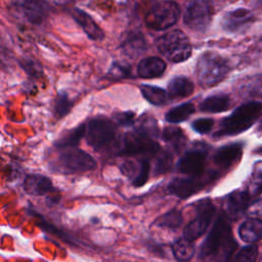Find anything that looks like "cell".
Instances as JSON below:
<instances>
[{"instance_id":"6da1fadb","label":"cell","mask_w":262,"mask_h":262,"mask_svg":"<svg viewBox=\"0 0 262 262\" xmlns=\"http://www.w3.org/2000/svg\"><path fill=\"white\" fill-rule=\"evenodd\" d=\"M236 247L230 224L224 215H219L201 246L199 258L203 261L229 262Z\"/></svg>"},{"instance_id":"7a4b0ae2","label":"cell","mask_w":262,"mask_h":262,"mask_svg":"<svg viewBox=\"0 0 262 262\" xmlns=\"http://www.w3.org/2000/svg\"><path fill=\"white\" fill-rule=\"evenodd\" d=\"M262 112V103L259 101H249L237 106L231 115L220 121L214 138L232 136L249 129L259 118Z\"/></svg>"},{"instance_id":"3957f363","label":"cell","mask_w":262,"mask_h":262,"mask_svg":"<svg viewBox=\"0 0 262 262\" xmlns=\"http://www.w3.org/2000/svg\"><path fill=\"white\" fill-rule=\"evenodd\" d=\"M85 139L96 151H106L117 144L116 123L104 116H96L88 121Z\"/></svg>"},{"instance_id":"277c9868","label":"cell","mask_w":262,"mask_h":262,"mask_svg":"<svg viewBox=\"0 0 262 262\" xmlns=\"http://www.w3.org/2000/svg\"><path fill=\"white\" fill-rule=\"evenodd\" d=\"M228 72L229 64L227 60L213 51L201 54L195 64V75L203 87H212L220 83Z\"/></svg>"},{"instance_id":"5b68a950","label":"cell","mask_w":262,"mask_h":262,"mask_svg":"<svg viewBox=\"0 0 262 262\" xmlns=\"http://www.w3.org/2000/svg\"><path fill=\"white\" fill-rule=\"evenodd\" d=\"M95 167V160L78 147L62 149L57 158L50 163V170L54 173H83L93 170Z\"/></svg>"},{"instance_id":"8992f818","label":"cell","mask_w":262,"mask_h":262,"mask_svg":"<svg viewBox=\"0 0 262 262\" xmlns=\"http://www.w3.org/2000/svg\"><path fill=\"white\" fill-rule=\"evenodd\" d=\"M161 150V146L154 137L147 133L134 129L126 132L119 145L118 155L126 157L155 158Z\"/></svg>"},{"instance_id":"52a82bcc","label":"cell","mask_w":262,"mask_h":262,"mask_svg":"<svg viewBox=\"0 0 262 262\" xmlns=\"http://www.w3.org/2000/svg\"><path fill=\"white\" fill-rule=\"evenodd\" d=\"M158 50L172 62H182L191 55V44L188 37L180 30H172L156 40Z\"/></svg>"},{"instance_id":"ba28073f","label":"cell","mask_w":262,"mask_h":262,"mask_svg":"<svg viewBox=\"0 0 262 262\" xmlns=\"http://www.w3.org/2000/svg\"><path fill=\"white\" fill-rule=\"evenodd\" d=\"M180 7L173 1H154L144 16L145 26L162 31L172 27L179 18Z\"/></svg>"},{"instance_id":"9c48e42d","label":"cell","mask_w":262,"mask_h":262,"mask_svg":"<svg viewBox=\"0 0 262 262\" xmlns=\"http://www.w3.org/2000/svg\"><path fill=\"white\" fill-rule=\"evenodd\" d=\"M215 206L209 199L201 200L195 205V217L184 227L183 237L193 242L201 237L210 226L215 215Z\"/></svg>"},{"instance_id":"30bf717a","label":"cell","mask_w":262,"mask_h":262,"mask_svg":"<svg viewBox=\"0 0 262 262\" xmlns=\"http://www.w3.org/2000/svg\"><path fill=\"white\" fill-rule=\"evenodd\" d=\"M208 145L203 142H195L178 160L176 169L187 176H200L205 174Z\"/></svg>"},{"instance_id":"8fae6325","label":"cell","mask_w":262,"mask_h":262,"mask_svg":"<svg viewBox=\"0 0 262 262\" xmlns=\"http://www.w3.org/2000/svg\"><path fill=\"white\" fill-rule=\"evenodd\" d=\"M218 177L216 172H208L200 176L174 178L168 185V190L181 199H186L202 190L207 184Z\"/></svg>"},{"instance_id":"7c38bea8","label":"cell","mask_w":262,"mask_h":262,"mask_svg":"<svg viewBox=\"0 0 262 262\" xmlns=\"http://www.w3.org/2000/svg\"><path fill=\"white\" fill-rule=\"evenodd\" d=\"M213 7L208 1L189 2L183 14V21L187 28L194 32H205L212 20Z\"/></svg>"},{"instance_id":"4fadbf2b","label":"cell","mask_w":262,"mask_h":262,"mask_svg":"<svg viewBox=\"0 0 262 262\" xmlns=\"http://www.w3.org/2000/svg\"><path fill=\"white\" fill-rule=\"evenodd\" d=\"M121 50L123 54L129 58H137L147 50V41L144 35L138 30H132L121 42Z\"/></svg>"},{"instance_id":"5bb4252c","label":"cell","mask_w":262,"mask_h":262,"mask_svg":"<svg viewBox=\"0 0 262 262\" xmlns=\"http://www.w3.org/2000/svg\"><path fill=\"white\" fill-rule=\"evenodd\" d=\"M25 19L31 24H40L47 16L46 2L41 1H17L13 3Z\"/></svg>"},{"instance_id":"9a60e30c","label":"cell","mask_w":262,"mask_h":262,"mask_svg":"<svg viewBox=\"0 0 262 262\" xmlns=\"http://www.w3.org/2000/svg\"><path fill=\"white\" fill-rule=\"evenodd\" d=\"M253 20V14L249 9L236 8L226 12L221 20L222 28L229 33L237 32L244 27L250 25Z\"/></svg>"},{"instance_id":"2e32d148","label":"cell","mask_w":262,"mask_h":262,"mask_svg":"<svg viewBox=\"0 0 262 262\" xmlns=\"http://www.w3.org/2000/svg\"><path fill=\"white\" fill-rule=\"evenodd\" d=\"M23 187L25 192L31 195H44L55 190L51 179L45 175L33 173L26 176Z\"/></svg>"},{"instance_id":"e0dca14e","label":"cell","mask_w":262,"mask_h":262,"mask_svg":"<svg viewBox=\"0 0 262 262\" xmlns=\"http://www.w3.org/2000/svg\"><path fill=\"white\" fill-rule=\"evenodd\" d=\"M72 16L89 39L94 41H102L104 39L103 31L87 12L78 7H74L72 9Z\"/></svg>"},{"instance_id":"ac0fdd59","label":"cell","mask_w":262,"mask_h":262,"mask_svg":"<svg viewBox=\"0 0 262 262\" xmlns=\"http://www.w3.org/2000/svg\"><path fill=\"white\" fill-rule=\"evenodd\" d=\"M243 155V145L241 143H230L219 147L214 156L213 162L221 169H228L235 164Z\"/></svg>"},{"instance_id":"d6986e66","label":"cell","mask_w":262,"mask_h":262,"mask_svg":"<svg viewBox=\"0 0 262 262\" xmlns=\"http://www.w3.org/2000/svg\"><path fill=\"white\" fill-rule=\"evenodd\" d=\"M251 196L247 190H235L227 195L225 201V211L232 217H239L246 210H248Z\"/></svg>"},{"instance_id":"ffe728a7","label":"cell","mask_w":262,"mask_h":262,"mask_svg":"<svg viewBox=\"0 0 262 262\" xmlns=\"http://www.w3.org/2000/svg\"><path fill=\"white\" fill-rule=\"evenodd\" d=\"M166 62L157 56H149L141 59L137 66V75L143 79L161 77L166 71Z\"/></svg>"},{"instance_id":"44dd1931","label":"cell","mask_w":262,"mask_h":262,"mask_svg":"<svg viewBox=\"0 0 262 262\" xmlns=\"http://www.w3.org/2000/svg\"><path fill=\"white\" fill-rule=\"evenodd\" d=\"M194 90L193 82L185 76L173 77L167 87V93L170 99H181L192 94Z\"/></svg>"},{"instance_id":"7402d4cb","label":"cell","mask_w":262,"mask_h":262,"mask_svg":"<svg viewBox=\"0 0 262 262\" xmlns=\"http://www.w3.org/2000/svg\"><path fill=\"white\" fill-rule=\"evenodd\" d=\"M163 140L167 143L169 151L172 154H179L187 142V137L183 130L176 126H167L163 130Z\"/></svg>"},{"instance_id":"603a6c76","label":"cell","mask_w":262,"mask_h":262,"mask_svg":"<svg viewBox=\"0 0 262 262\" xmlns=\"http://www.w3.org/2000/svg\"><path fill=\"white\" fill-rule=\"evenodd\" d=\"M238 234L246 243H255L262 239V220L251 218L244 221L238 228Z\"/></svg>"},{"instance_id":"cb8c5ba5","label":"cell","mask_w":262,"mask_h":262,"mask_svg":"<svg viewBox=\"0 0 262 262\" xmlns=\"http://www.w3.org/2000/svg\"><path fill=\"white\" fill-rule=\"evenodd\" d=\"M231 105V99L226 94H214L206 97L200 103V110L204 113H221L227 111Z\"/></svg>"},{"instance_id":"d4e9b609","label":"cell","mask_w":262,"mask_h":262,"mask_svg":"<svg viewBox=\"0 0 262 262\" xmlns=\"http://www.w3.org/2000/svg\"><path fill=\"white\" fill-rule=\"evenodd\" d=\"M86 124H80L77 127L64 132L58 139L54 141V146L59 149L76 147L82 137H85Z\"/></svg>"},{"instance_id":"484cf974","label":"cell","mask_w":262,"mask_h":262,"mask_svg":"<svg viewBox=\"0 0 262 262\" xmlns=\"http://www.w3.org/2000/svg\"><path fill=\"white\" fill-rule=\"evenodd\" d=\"M238 92L245 97L262 96V74L247 77L238 83Z\"/></svg>"},{"instance_id":"4316f807","label":"cell","mask_w":262,"mask_h":262,"mask_svg":"<svg viewBox=\"0 0 262 262\" xmlns=\"http://www.w3.org/2000/svg\"><path fill=\"white\" fill-rule=\"evenodd\" d=\"M195 111V106L192 102H183L172 108H170L166 115L165 119L167 122L172 124H177L186 121Z\"/></svg>"},{"instance_id":"83f0119b","label":"cell","mask_w":262,"mask_h":262,"mask_svg":"<svg viewBox=\"0 0 262 262\" xmlns=\"http://www.w3.org/2000/svg\"><path fill=\"white\" fill-rule=\"evenodd\" d=\"M140 91L143 97L151 104L161 106L167 103L168 101V93L165 89L155 86V85H148V84H142L140 85Z\"/></svg>"},{"instance_id":"f1b7e54d","label":"cell","mask_w":262,"mask_h":262,"mask_svg":"<svg viewBox=\"0 0 262 262\" xmlns=\"http://www.w3.org/2000/svg\"><path fill=\"white\" fill-rule=\"evenodd\" d=\"M172 253L178 261L186 262L193 257L195 253V247L193 242H190L182 236L177 238L172 244Z\"/></svg>"},{"instance_id":"f546056e","label":"cell","mask_w":262,"mask_h":262,"mask_svg":"<svg viewBox=\"0 0 262 262\" xmlns=\"http://www.w3.org/2000/svg\"><path fill=\"white\" fill-rule=\"evenodd\" d=\"M73 105L74 100L69 96L68 92L60 90L56 94L53 102V114L57 119H61L71 112Z\"/></svg>"},{"instance_id":"4dcf8cb0","label":"cell","mask_w":262,"mask_h":262,"mask_svg":"<svg viewBox=\"0 0 262 262\" xmlns=\"http://www.w3.org/2000/svg\"><path fill=\"white\" fill-rule=\"evenodd\" d=\"M182 221H183V218H182L181 212L179 210L173 209V210L165 213L161 217H159L155 221V224L159 227L176 229V228L180 227V225L182 224Z\"/></svg>"},{"instance_id":"1f68e13d","label":"cell","mask_w":262,"mask_h":262,"mask_svg":"<svg viewBox=\"0 0 262 262\" xmlns=\"http://www.w3.org/2000/svg\"><path fill=\"white\" fill-rule=\"evenodd\" d=\"M106 76L113 80H121V79H128L132 78V69L131 66L127 62L115 60L112 62Z\"/></svg>"},{"instance_id":"d6a6232c","label":"cell","mask_w":262,"mask_h":262,"mask_svg":"<svg viewBox=\"0 0 262 262\" xmlns=\"http://www.w3.org/2000/svg\"><path fill=\"white\" fill-rule=\"evenodd\" d=\"M173 166V154L169 150H160L155 157L154 172L156 175L168 173Z\"/></svg>"},{"instance_id":"836d02e7","label":"cell","mask_w":262,"mask_h":262,"mask_svg":"<svg viewBox=\"0 0 262 262\" xmlns=\"http://www.w3.org/2000/svg\"><path fill=\"white\" fill-rule=\"evenodd\" d=\"M247 191L251 198H255L262 192V162H257L255 164Z\"/></svg>"},{"instance_id":"e575fe53","label":"cell","mask_w":262,"mask_h":262,"mask_svg":"<svg viewBox=\"0 0 262 262\" xmlns=\"http://www.w3.org/2000/svg\"><path fill=\"white\" fill-rule=\"evenodd\" d=\"M18 64L24 70V72L33 79H39L43 75L41 63L34 58L23 57L18 59Z\"/></svg>"},{"instance_id":"d590c367","label":"cell","mask_w":262,"mask_h":262,"mask_svg":"<svg viewBox=\"0 0 262 262\" xmlns=\"http://www.w3.org/2000/svg\"><path fill=\"white\" fill-rule=\"evenodd\" d=\"M135 129L143 131L154 138H156L159 134L157 120L154 117H151L150 115H146V114H144L143 116H141L139 118Z\"/></svg>"},{"instance_id":"8d00e7d4","label":"cell","mask_w":262,"mask_h":262,"mask_svg":"<svg viewBox=\"0 0 262 262\" xmlns=\"http://www.w3.org/2000/svg\"><path fill=\"white\" fill-rule=\"evenodd\" d=\"M149 169H150V164L146 158H141L138 161V169L137 173L132 180V185L139 187L144 185L149 177Z\"/></svg>"},{"instance_id":"74e56055","label":"cell","mask_w":262,"mask_h":262,"mask_svg":"<svg viewBox=\"0 0 262 262\" xmlns=\"http://www.w3.org/2000/svg\"><path fill=\"white\" fill-rule=\"evenodd\" d=\"M258 248L255 245H249L242 248L235 255L233 262H256Z\"/></svg>"},{"instance_id":"f35d334b","label":"cell","mask_w":262,"mask_h":262,"mask_svg":"<svg viewBox=\"0 0 262 262\" xmlns=\"http://www.w3.org/2000/svg\"><path fill=\"white\" fill-rule=\"evenodd\" d=\"M214 126V120L211 118H200L191 123V128L199 134L209 133Z\"/></svg>"},{"instance_id":"ab89813d","label":"cell","mask_w":262,"mask_h":262,"mask_svg":"<svg viewBox=\"0 0 262 262\" xmlns=\"http://www.w3.org/2000/svg\"><path fill=\"white\" fill-rule=\"evenodd\" d=\"M114 121L116 124L123 126V127H129L132 126L135 123V113L131 111H126V112H118L115 113L114 116Z\"/></svg>"},{"instance_id":"60d3db41","label":"cell","mask_w":262,"mask_h":262,"mask_svg":"<svg viewBox=\"0 0 262 262\" xmlns=\"http://www.w3.org/2000/svg\"><path fill=\"white\" fill-rule=\"evenodd\" d=\"M248 211H249V214H251L253 216L262 215V200H258V201H255L254 203H252L249 206Z\"/></svg>"},{"instance_id":"b9f144b4","label":"cell","mask_w":262,"mask_h":262,"mask_svg":"<svg viewBox=\"0 0 262 262\" xmlns=\"http://www.w3.org/2000/svg\"><path fill=\"white\" fill-rule=\"evenodd\" d=\"M254 152H255V154H258V155H261V156H262V146H260V147L256 148V149L254 150Z\"/></svg>"},{"instance_id":"7bdbcfd3","label":"cell","mask_w":262,"mask_h":262,"mask_svg":"<svg viewBox=\"0 0 262 262\" xmlns=\"http://www.w3.org/2000/svg\"><path fill=\"white\" fill-rule=\"evenodd\" d=\"M260 129L262 130V122H261V125H260Z\"/></svg>"}]
</instances>
